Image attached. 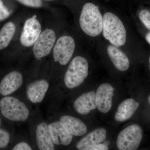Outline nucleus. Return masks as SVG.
Wrapping results in <instances>:
<instances>
[{
    "mask_svg": "<svg viewBox=\"0 0 150 150\" xmlns=\"http://www.w3.org/2000/svg\"><path fill=\"white\" fill-rule=\"evenodd\" d=\"M81 29L89 36L95 37L101 33L103 26V18L98 7L91 3L83 6L80 16Z\"/></svg>",
    "mask_w": 150,
    "mask_h": 150,
    "instance_id": "1",
    "label": "nucleus"
},
{
    "mask_svg": "<svg viewBox=\"0 0 150 150\" xmlns=\"http://www.w3.org/2000/svg\"><path fill=\"white\" fill-rule=\"evenodd\" d=\"M102 31L105 38L112 45L120 47L126 43V28L123 22L115 14L111 12L105 13Z\"/></svg>",
    "mask_w": 150,
    "mask_h": 150,
    "instance_id": "2",
    "label": "nucleus"
},
{
    "mask_svg": "<svg viewBox=\"0 0 150 150\" xmlns=\"http://www.w3.org/2000/svg\"><path fill=\"white\" fill-rule=\"evenodd\" d=\"M88 72L87 60L82 56H76L70 63L65 74V85L69 89L78 87L87 77Z\"/></svg>",
    "mask_w": 150,
    "mask_h": 150,
    "instance_id": "3",
    "label": "nucleus"
},
{
    "mask_svg": "<svg viewBox=\"0 0 150 150\" xmlns=\"http://www.w3.org/2000/svg\"><path fill=\"white\" fill-rule=\"evenodd\" d=\"M0 109L4 117L11 121H24L29 115V110L24 103L13 97L2 98Z\"/></svg>",
    "mask_w": 150,
    "mask_h": 150,
    "instance_id": "4",
    "label": "nucleus"
},
{
    "mask_svg": "<svg viewBox=\"0 0 150 150\" xmlns=\"http://www.w3.org/2000/svg\"><path fill=\"white\" fill-rule=\"evenodd\" d=\"M143 137V131L139 125L128 126L119 133L117 147L120 150H136L139 146Z\"/></svg>",
    "mask_w": 150,
    "mask_h": 150,
    "instance_id": "5",
    "label": "nucleus"
},
{
    "mask_svg": "<svg viewBox=\"0 0 150 150\" xmlns=\"http://www.w3.org/2000/svg\"><path fill=\"white\" fill-rule=\"evenodd\" d=\"M76 44L69 35H63L56 40L53 49L54 61L62 66L67 65L72 57Z\"/></svg>",
    "mask_w": 150,
    "mask_h": 150,
    "instance_id": "6",
    "label": "nucleus"
},
{
    "mask_svg": "<svg viewBox=\"0 0 150 150\" xmlns=\"http://www.w3.org/2000/svg\"><path fill=\"white\" fill-rule=\"evenodd\" d=\"M56 41V33L54 30L48 28L42 31L33 46V53L35 59L40 60L48 56Z\"/></svg>",
    "mask_w": 150,
    "mask_h": 150,
    "instance_id": "7",
    "label": "nucleus"
},
{
    "mask_svg": "<svg viewBox=\"0 0 150 150\" xmlns=\"http://www.w3.org/2000/svg\"><path fill=\"white\" fill-rule=\"evenodd\" d=\"M42 31L41 24L35 17L27 19L25 22L20 36L22 45L25 47L33 46Z\"/></svg>",
    "mask_w": 150,
    "mask_h": 150,
    "instance_id": "8",
    "label": "nucleus"
},
{
    "mask_svg": "<svg viewBox=\"0 0 150 150\" xmlns=\"http://www.w3.org/2000/svg\"><path fill=\"white\" fill-rule=\"evenodd\" d=\"M114 88L110 84H102L98 87L96 93L97 108L100 112L107 113L112 106V98Z\"/></svg>",
    "mask_w": 150,
    "mask_h": 150,
    "instance_id": "9",
    "label": "nucleus"
},
{
    "mask_svg": "<svg viewBox=\"0 0 150 150\" xmlns=\"http://www.w3.org/2000/svg\"><path fill=\"white\" fill-rule=\"evenodd\" d=\"M23 82V77L20 73L13 71L6 75L0 83V93L2 95H8L16 91Z\"/></svg>",
    "mask_w": 150,
    "mask_h": 150,
    "instance_id": "10",
    "label": "nucleus"
},
{
    "mask_svg": "<svg viewBox=\"0 0 150 150\" xmlns=\"http://www.w3.org/2000/svg\"><path fill=\"white\" fill-rule=\"evenodd\" d=\"M106 138V131L105 129H96L79 141L76 144V148L79 150H90L93 147L105 141Z\"/></svg>",
    "mask_w": 150,
    "mask_h": 150,
    "instance_id": "11",
    "label": "nucleus"
},
{
    "mask_svg": "<svg viewBox=\"0 0 150 150\" xmlns=\"http://www.w3.org/2000/svg\"><path fill=\"white\" fill-rule=\"evenodd\" d=\"M74 107L79 114L88 115L97 108L96 93L91 91L83 94L75 100Z\"/></svg>",
    "mask_w": 150,
    "mask_h": 150,
    "instance_id": "12",
    "label": "nucleus"
},
{
    "mask_svg": "<svg viewBox=\"0 0 150 150\" xmlns=\"http://www.w3.org/2000/svg\"><path fill=\"white\" fill-rule=\"evenodd\" d=\"M49 85L47 81L39 80L31 83L28 86L26 95L28 99L33 103H39L44 99Z\"/></svg>",
    "mask_w": 150,
    "mask_h": 150,
    "instance_id": "13",
    "label": "nucleus"
},
{
    "mask_svg": "<svg viewBox=\"0 0 150 150\" xmlns=\"http://www.w3.org/2000/svg\"><path fill=\"white\" fill-rule=\"evenodd\" d=\"M60 122L65 130L73 136H83L87 131L85 123L80 119L73 116L63 115L60 118Z\"/></svg>",
    "mask_w": 150,
    "mask_h": 150,
    "instance_id": "14",
    "label": "nucleus"
},
{
    "mask_svg": "<svg viewBox=\"0 0 150 150\" xmlns=\"http://www.w3.org/2000/svg\"><path fill=\"white\" fill-rule=\"evenodd\" d=\"M36 143L40 150H53L55 146L49 130L48 125L42 122L37 126L35 132Z\"/></svg>",
    "mask_w": 150,
    "mask_h": 150,
    "instance_id": "15",
    "label": "nucleus"
},
{
    "mask_svg": "<svg viewBox=\"0 0 150 150\" xmlns=\"http://www.w3.org/2000/svg\"><path fill=\"white\" fill-rule=\"evenodd\" d=\"M48 127L51 138L55 145L68 146L71 143L72 135L65 130L60 121L50 123Z\"/></svg>",
    "mask_w": 150,
    "mask_h": 150,
    "instance_id": "16",
    "label": "nucleus"
},
{
    "mask_svg": "<svg viewBox=\"0 0 150 150\" xmlns=\"http://www.w3.org/2000/svg\"><path fill=\"white\" fill-rule=\"evenodd\" d=\"M139 106V103L133 98H128L119 105L115 113V119L118 122L129 120L133 116Z\"/></svg>",
    "mask_w": 150,
    "mask_h": 150,
    "instance_id": "17",
    "label": "nucleus"
},
{
    "mask_svg": "<svg viewBox=\"0 0 150 150\" xmlns=\"http://www.w3.org/2000/svg\"><path fill=\"white\" fill-rule=\"evenodd\" d=\"M107 53L109 58L115 68L121 71H125L130 66L129 59L126 54L117 47L109 45L108 47Z\"/></svg>",
    "mask_w": 150,
    "mask_h": 150,
    "instance_id": "18",
    "label": "nucleus"
},
{
    "mask_svg": "<svg viewBox=\"0 0 150 150\" xmlns=\"http://www.w3.org/2000/svg\"><path fill=\"white\" fill-rule=\"evenodd\" d=\"M16 30L15 24L12 22L5 24L0 30V50L6 48L13 38Z\"/></svg>",
    "mask_w": 150,
    "mask_h": 150,
    "instance_id": "19",
    "label": "nucleus"
},
{
    "mask_svg": "<svg viewBox=\"0 0 150 150\" xmlns=\"http://www.w3.org/2000/svg\"><path fill=\"white\" fill-rule=\"evenodd\" d=\"M139 18L144 25L150 30V13L147 10H143L139 13Z\"/></svg>",
    "mask_w": 150,
    "mask_h": 150,
    "instance_id": "20",
    "label": "nucleus"
},
{
    "mask_svg": "<svg viewBox=\"0 0 150 150\" xmlns=\"http://www.w3.org/2000/svg\"><path fill=\"white\" fill-rule=\"evenodd\" d=\"M23 5L29 7L38 8L43 5L42 0H17Z\"/></svg>",
    "mask_w": 150,
    "mask_h": 150,
    "instance_id": "21",
    "label": "nucleus"
},
{
    "mask_svg": "<svg viewBox=\"0 0 150 150\" xmlns=\"http://www.w3.org/2000/svg\"><path fill=\"white\" fill-rule=\"evenodd\" d=\"M10 141V135L7 131L0 129V149L5 148Z\"/></svg>",
    "mask_w": 150,
    "mask_h": 150,
    "instance_id": "22",
    "label": "nucleus"
},
{
    "mask_svg": "<svg viewBox=\"0 0 150 150\" xmlns=\"http://www.w3.org/2000/svg\"><path fill=\"white\" fill-rule=\"evenodd\" d=\"M9 15V11L7 8L4 5L2 0H0V21L6 19Z\"/></svg>",
    "mask_w": 150,
    "mask_h": 150,
    "instance_id": "23",
    "label": "nucleus"
},
{
    "mask_svg": "<svg viewBox=\"0 0 150 150\" xmlns=\"http://www.w3.org/2000/svg\"><path fill=\"white\" fill-rule=\"evenodd\" d=\"M13 150H31L32 148L25 142H22L18 143L14 147Z\"/></svg>",
    "mask_w": 150,
    "mask_h": 150,
    "instance_id": "24",
    "label": "nucleus"
},
{
    "mask_svg": "<svg viewBox=\"0 0 150 150\" xmlns=\"http://www.w3.org/2000/svg\"><path fill=\"white\" fill-rule=\"evenodd\" d=\"M108 150V146L103 144H99L95 146L92 148L90 150Z\"/></svg>",
    "mask_w": 150,
    "mask_h": 150,
    "instance_id": "25",
    "label": "nucleus"
},
{
    "mask_svg": "<svg viewBox=\"0 0 150 150\" xmlns=\"http://www.w3.org/2000/svg\"><path fill=\"white\" fill-rule=\"evenodd\" d=\"M146 39L148 43L150 44V32L148 33L146 35Z\"/></svg>",
    "mask_w": 150,
    "mask_h": 150,
    "instance_id": "26",
    "label": "nucleus"
},
{
    "mask_svg": "<svg viewBox=\"0 0 150 150\" xmlns=\"http://www.w3.org/2000/svg\"><path fill=\"white\" fill-rule=\"evenodd\" d=\"M103 144H104L107 145V146H108L109 144H110V142H109V141H108V140H107V141H104V142H103Z\"/></svg>",
    "mask_w": 150,
    "mask_h": 150,
    "instance_id": "27",
    "label": "nucleus"
},
{
    "mask_svg": "<svg viewBox=\"0 0 150 150\" xmlns=\"http://www.w3.org/2000/svg\"><path fill=\"white\" fill-rule=\"evenodd\" d=\"M148 101H149V103L150 105V95L148 97Z\"/></svg>",
    "mask_w": 150,
    "mask_h": 150,
    "instance_id": "28",
    "label": "nucleus"
},
{
    "mask_svg": "<svg viewBox=\"0 0 150 150\" xmlns=\"http://www.w3.org/2000/svg\"><path fill=\"white\" fill-rule=\"evenodd\" d=\"M149 64H150L149 68H150V57L149 58Z\"/></svg>",
    "mask_w": 150,
    "mask_h": 150,
    "instance_id": "29",
    "label": "nucleus"
},
{
    "mask_svg": "<svg viewBox=\"0 0 150 150\" xmlns=\"http://www.w3.org/2000/svg\"><path fill=\"white\" fill-rule=\"evenodd\" d=\"M44 1H54V0H44Z\"/></svg>",
    "mask_w": 150,
    "mask_h": 150,
    "instance_id": "30",
    "label": "nucleus"
},
{
    "mask_svg": "<svg viewBox=\"0 0 150 150\" xmlns=\"http://www.w3.org/2000/svg\"><path fill=\"white\" fill-rule=\"evenodd\" d=\"M1 118H0V126H1Z\"/></svg>",
    "mask_w": 150,
    "mask_h": 150,
    "instance_id": "31",
    "label": "nucleus"
}]
</instances>
